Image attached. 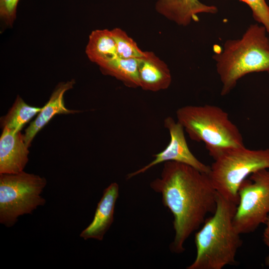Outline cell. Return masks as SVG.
<instances>
[{
  "mask_svg": "<svg viewBox=\"0 0 269 269\" xmlns=\"http://www.w3.org/2000/svg\"><path fill=\"white\" fill-rule=\"evenodd\" d=\"M161 194L162 202L172 214L175 235L171 252L180 254L189 237L213 214L217 205V191L207 173L175 161L164 162L159 177L150 183Z\"/></svg>",
  "mask_w": 269,
  "mask_h": 269,
  "instance_id": "obj_1",
  "label": "cell"
},
{
  "mask_svg": "<svg viewBox=\"0 0 269 269\" xmlns=\"http://www.w3.org/2000/svg\"><path fill=\"white\" fill-rule=\"evenodd\" d=\"M237 206L217 192L216 210L195 233L196 256L187 269H222L236 263L242 245L241 234L234 225Z\"/></svg>",
  "mask_w": 269,
  "mask_h": 269,
  "instance_id": "obj_2",
  "label": "cell"
},
{
  "mask_svg": "<svg viewBox=\"0 0 269 269\" xmlns=\"http://www.w3.org/2000/svg\"><path fill=\"white\" fill-rule=\"evenodd\" d=\"M265 27L250 25L242 36L227 40L213 56L222 83L221 95H228L238 81L249 73H269V38Z\"/></svg>",
  "mask_w": 269,
  "mask_h": 269,
  "instance_id": "obj_3",
  "label": "cell"
},
{
  "mask_svg": "<svg viewBox=\"0 0 269 269\" xmlns=\"http://www.w3.org/2000/svg\"><path fill=\"white\" fill-rule=\"evenodd\" d=\"M176 114L177 121L189 137L204 142L214 160L229 149L245 146L239 129L219 107L185 106L179 108Z\"/></svg>",
  "mask_w": 269,
  "mask_h": 269,
  "instance_id": "obj_4",
  "label": "cell"
},
{
  "mask_svg": "<svg viewBox=\"0 0 269 269\" xmlns=\"http://www.w3.org/2000/svg\"><path fill=\"white\" fill-rule=\"evenodd\" d=\"M264 169H269V148L250 149L244 146L229 149L214 159L208 174L216 191L238 205L243 181Z\"/></svg>",
  "mask_w": 269,
  "mask_h": 269,
  "instance_id": "obj_5",
  "label": "cell"
},
{
  "mask_svg": "<svg viewBox=\"0 0 269 269\" xmlns=\"http://www.w3.org/2000/svg\"><path fill=\"white\" fill-rule=\"evenodd\" d=\"M47 184L44 177L24 171L0 174V223L13 226L18 218L31 214L45 199L41 194Z\"/></svg>",
  "mask_w": 269,
  "mask_h": 269,
  "instance_id": "obj_6",
  "label": "cell"
},
{
  "mask_svg": "<svg viewBox=\"0 0 269 269\" xmlns=\"http://www.w3.org/2000/svg\"><path fill=\"white\" fill-rule=\"evenodd\" d=\"M234 225L241 235L254 232L269 216V169L251 174L241 184Z\"/></svg>",
  "mask_w": 269,
  "mask_h": 269,
  "instance_id": "obj_7",
  "label": "cell"
},
{
  "mask_svg": "<svg viewBox=\"0 0 269 269\" xmlns=\"http://www.w3.org/2000/svg\"><path fill=\"white\" fill-rule=\"evenodd\" d=\"M164 125L168 131L170 137L167 146L160 152L154 154V158L150 162L127 174V179L144 173L156 165L167 161H175L187 164L208 174L210 166L200 161L192 153L187 144L182 126L171 117L164 119Z\"/></svg>",
  "mask_w": 269,
  "mask_h": 269,
  "instance_id": "obj_8",
  "label": "cell"
},
{
  "mask_svg": "<svg viewBox=\"0 0 269 269\" xmlns=\"http://www.w3.org/2000/svg\"><path fill=\"white\" fill-rule=\"evenodd\" d=\"M28 148L20 132L2 128L0 137V174L23 171L28 161Z\"/></svg>",
  "mask_w": 269,
  "mask_h": 269,
  "instance_id": "obj_9",
  "label": "cell"
},
{
  "mask_svg": "<svg viewBox=\"0 0 269 269\" xmlns=\"http://www.w3.org/2000/svg\"><path fill=\"white\" fill-rule=\"evenodd\" d=\"M119 195V186L116 182L112 183L104 189L92 222L80 234L81 238L85 240H103L114 221L115 205Z\"/></svg>",
  "mask_w": 269,
  "mask_h": 269,
  "instance_id": "obj_10",
  "label": "cell"
},
{
  "mask_svg": "<svg viewBox=\"0 0 269 269\" xmlns=\"http://www.w3.org/2000/svg\"><path fill=\"white\" fill-rule=\"evenodd\" d=\"M74 80L58 84L51 94L48 101L42 107L35 119L26 129L23 134L24 142L29 147L36 134L46 125L56 115L70 114L79 112L77 110H69L64 104V95L73 88Z\"/></svg>",
  "mask_w": 269,
  "mask_h": 269,
  "instance_id": "obj_11",
  "label": "cell"
},
{
  "mask_svg": "<svg viewBox=\"0 0 269 269\" xmlns=\"http://www.w3.org/2000/svg\"><path fill=\"white\" fill-rule=\"evenodd\" d=\"M155 8L166 18L183 26L192 21H198L199 14H216L218 11L216 6L206 5L199 0H158Z\"/></svg>",
  "mask_w": 269,
  "mask_h": 269,
  "instance_id": "obj_12",
  "label": "cell"
},
{
  "mask_svg": "<svg viewBox=\"0 0 269 269\" xmlns=\"http://www.w3.org/2000/svg\"><path fill=\"white\" fill-rule=\"evenodd\" d=\"M139 87L145 91L156 92L167 89L172 77L166 64L154 53L144 51L138 59Z\"/></svg>",
  "mask_w": 269,
  "mask_h": 269,
  "instance_id": "obj_13",
  "label": "cell"
},
{
  "mask_svg": "<svg viewBox=\"0 0 269 269\" xmlns=\"http://www.w3.org/2000/svg\"><path fill=\"white\" fill-rule=\"evenodd\" d=\"M89 60L99 66L118 56L115 42L108 29L93 30L86 47Z\"/></svg>",
  "mask_w": 269,
  "mask_h": 269,
  "instance_id": "obj_14",
  "label": "cell"
},
{
  "mask_svg": "<svg viewBox=\"0 0 269 269\" xmlns=\"http://www.w3.org/2000/svg\"><path fill=\"white\" fill-rule=\"evenodd\" d=\"M99 67L104 74L114 77L126 86L139 87L138 59H125L118 56Z\"/></svg>",
  "mask_w": 269,
  "mask_h": 269,
  "instance_id": "obj_15",
  "label": "cell"
},
{
  "mask_svg": "<svg viewBox=\"0 0 269 269\" xmlns=\"http://www.w3.org/2000/svg\"><path fill=\"white\" fill-rule=\"evenodd\" d=\"M42 107L31 106L26 104L17 96L13 105L7 114L0 119V126L13 130L15 132H20L26 124L38 114Z\"/></svg>",
  "mask_w": 269,
  "mask_h": 269,
  "instance_id": "obj_16",
  "label": "cell"
},
{
  "mask_svg": "<svg viewBox=\"0 0 269 269\" xmlns=\"http://www.w3.org/2000/svg\"><path fill=\"white\" fill-rule=\"evenodd\" d=\"M110 31L119 57L125 59H138L143 56L144 51L138 47L136 43L125 31L117 27Z\"/></svg>",
  "mask_w": 269,
  "mask_h": 269,
  "instance_id": "obj_17",
  "label": "cell"
},
{
  "mask_svg": "<svg viewBox=\"0 0 269 269\" xmlns=\"http://www.w3.org/2000/svg\"><path fill=\"white\" fill-rule=\"evenodd\" d=\"M246 3L252 11L254 19L264 26L269 34V6L265 0H239Z\"/></svg>",
  "mask_w": 269,
  "mask_h": 269,
  "instance_id": "obj_18",
  "label": "cell"
},
{
  "mask_svg": "<svg viewBox=\"0 0 269 269\" xmlns=\"http://www.w3.org/2000/svg\"><path fill=\"white\" fill-rule=\"evenodd\" d=\"M19 0H0V15L7 26H11L16 17Z\"/></svg>",
  "mask_w": 269,
  "mask_h": 269,
  "instance_id": "obj_19",
  "label": "cell"
},
{
  "mask_svg": "<svg viewBox=\"0 0 269 269\" xmlns=\"http://www.w3.org/2000/svg\"><path fill=\"white\" fill-rule=\"evenodd\" d=\"M266 227L263 234V240L269 250V216L265 223ZM265 265L269 267V252L265 260Z\"/></svg>",
  "mask_w": 269,
  "mask_h": 269,
  "instance_id": "obj_20",
  "label": "cell"
}]
</instances>
